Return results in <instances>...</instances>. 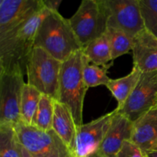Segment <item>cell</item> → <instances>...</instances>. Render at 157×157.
Wrapping results in <instances>:
<instances>
[{
    "label": "cell",
    "mask_w": 157,
    "mask_h": 157,
    "mask_svg": "<svg viewBox=\"0 0 157 157\" xmlns=\"http://www.w3.org/2000/svg\"><path fill=\"white\" fill-rule=\"evenodd\" d=\"M50 11L44 8L13 35L0 42V72L18 71L26 75L28 63L35 48L37 31Z\"/></svg>",
    "instance_id": "6da1fadb"
},
{
    "label": "cell",
    "mask_w": 157,
    "mask_h": 157,
    "mask_svg": "<svg viewBox=\"0 0 157 157\" xmlns=\"http://www.w3.org/2000/svg\"><path fill=\"white\" fill-rule=\"evenodd\" d=\"M35 48H40L61 62L82 50V46L72 29L69 19L58 11L51 10L38 27Z\"/></svg>",
    "instance_id": "7a4b0ae2"
},
{
    "label": "cell",
    "mask_w": 157,
    "mask_h": 157,
    "mask_svg": "<svg viewBox=\"0 0 157 157\" xmlns=\"http://www.w3.org/2000/svg\"><path fill=\"white\" fill-rule=\"evenodd\" d=\"M89 87L83 76V52H75L62 62L58 101L70 109L77 127L83 124V107Z\"/></svg>",
    "instance_id": "3957f363"
},
{
    "label": "cell",
    "mask_w": 157,
    "mask_h": 157,
    "mask_svg": "<svg viewBox=\"0 0 157 157\" xmlns=\"http://www.w3.org/2000/svg\"><path fill=\"white\" fill-rule=\"evenodd\" d=\"M14 127L18 143L33 157H77L54 130L43 131L21 121Z\"/></svg>",
    "instance_id": "277c9868"
},
{
    "label": "cell",
    "mask_w": 157,
    "mask_h": 157,
    "mask_svg": "<svg viewBox=\"0 0 157 157\" xmlns=\"http://www.w3.org/2000/svg\"><path fill=\"white\" fill-rule=\"evenodd\" d=\"M61 64L42 48H35L27 65V83L58 101Z\"/></svg>",
    "instance_id": "5b68a950"
},
{
    "label": "cell",
    "mask_w": 157,
    "mask_h": 157,
    "mask_svg": "<svg viewBox=\"0 0 157 157\" xmlns=\"http://www.w3.org/2000/svg\"><path fill=\"white\" fill-rule=\"evenodd\" d=\"M69 21L82 49L107 32V18L98 0H81L78 10L69 18Z\"/></svg>",
    "instance_id": "8992f818"
},
{
    "label": "cell",
    "mask_w": 157,
    "mask_h": 157,
    "mask_svg": "<svg viewBox=\"0 0 157 157\" xmlns=\"http://www.w3.org/2000/svg\"><path fill=\"white\" fill-rule=\"evenodd\" d=\"M157 107V71L142 72L139 81L118 113L134 123Z\"/></svg>",
    "instance_id": "52a82bcc"
},
{
    "label": "cell",
    "mask_w": 157,
    "mask_h": 157,
    "mask_svg": "<svg viewBox=\"0 0 157 157\" xmlns=\"http://www.w3.org/2000/svg\"><path fill=\"white\" fill-rule=\"evenodd\" d=\"M107 20V25L122 29L130 36L146 29L138 0H98Z\"/></svg>",
    "instance_id": "ba28073f"
},
{
    "label": "cell",
    "mask_w": 157,
    "mask_h": 157,
    "mask_svg": "<svg viewBox=\"0 0 157 157\" xmlns=\"http://www.w3.org/2000/svg\"><path fill=\"white\" fill-rule=\"evenodd\" d=\"M24 76L18 71L0 72V124L20 122Z\"/></svg>",
    "instance_id": "9c48e42d"
},
{
    "label": "cell",
    "mask_w": 157,
    "mask_h": 157,
    "mask_svg": "<svg viewBox=\"0 0 157 157\" xmlns=\"http://www.w3.org/2000/svg\"><path fill=\"white\" fill-rule=\"evenodd\" d=\"M44 8L43 0H1L0 42L13 35Z\"/></svg>",
    "instance_id": "30bf717a"
},
{
    "label": "cell",
    "mask_w": 157,
    "mask_h": 157,
    "mask_svg": "<svg viewBox=\"0 0 157 157\" xmlns=\"http://www.w3.org/2000/svg\"><path fill=\"white\" fill-rule=\"evenodd\" d=\"M115 110L77 127L75 153L77 157H92L97 154L111 124Z\"/></svg>",
    "instance_id": "8fae6325"
},
{
    "label": "cell",
    "mask_w": 157,
    "mask_h": 157,
    "mask_svg": "<svg viewBox=\"0 0 157 157\" xmlns=\"http://www.w3.org/2000/svg\"><path fill=\"white\" fill-rule=\"evenodd\" d=\"M115 111L111 124L98 152L104 157H116L124 143L131 140L133 123L118 113L116 109Z\"/></svg>",
    "instance_id": "7c38bea8"
},
{
    "label": "cell",
    "mask_w": 157,
    "mask_h": 157,
    "mask_svg": "<svg viewBox=\"0 0 157 157\" xmlns=\"http://www.w3.org/2000/svg\"><path fill=\"white\" fill-rule=\"evenodd\" d=\"M133 65L142 72L157 71V37L145 29L133 38Z\"/></svg>",
    "instance_id": "4fadbf2b"
},
{
    "label": "cell",
    "mask_w": 157,
    "mask_h": 157,
    "mask_svg": "<svg viewBox=\"0 0 157 157\" xmlns=\"http://www.w3.org/2000/svg\"><path fill=\"white\" fill-rule=\"evenodd\" d=\"M130 140L147 153L157 144V107L133 123Z\"/></svg>",
    "instance_id": "5bb4252c"
},
{
    "label": "cell",
    "mask_w": 157,
    "mask_h": 157,
    "mask_svg": "<svg viewBox=\"0 0 157 157\" xmlns=\"http://www.w3.org/2000/svg\"><path fill=\"white\" fill-rule=\"evenodd\" d=\"M77 125L70 109L62 103L55 101L52 130L75 151Z\"/></svg>",
    "instance_id": "9a60e30c"
},
{
    "label": "cell",
    "mask_w": 157,
    "mask_h": 157,
    "mask_svg": "<svg viewBox=\"0 0 157 157\" xmlns=\"http://www.w3.org/2000/svg\"><path fill=\"white\" fill-rule=\"evenodd\" d=\"M83 54L91 62L109 70L113 64L111 51L106 33L90 41L82 49Z\"/></svg>",
    "instance_id": "2e32d148"
},
{
    "label": "cell",
    "mask_w": 157,
    "mask_h": 157,
    "mask_svg": "<svg viewBox=\"0 0 157 157\" xmlns=\"http://www.w3.org/2000/svg\"><path fill=\"white\" fill-rule=\"evenodd\" d=\"M142 71L136 66L133 65L131 72L127 76L117 79H110L107 87L117 101V108L122 107L132 93L139 81Z\"/></svg>",
    "instance_id": "e0dca14e"
},
{
    "label": "cell",
    "mask_w": 157,
    "mask_h": 157,
    "mask_svg": "<svg viewBox=\"0 0 157 157\" xmlns=\"http://www.w3.org/2000/svg\"><path fill=\"white\" fill-rule=\"evenodd\" d=\"M113 60L132 51L133 38L122 29L107 25L106 32Z\"/></svg>",
    "instance_id": "ac0fdd59"
},
{
    "label": "cell",
    "mask_w": 157,
    "mask_h": 157,
    "mask_svg": "<svg viewBox=\"0 0 157 157\" xmlns=\"http://www.w3.org/2000/svg\"><path fill=\"white\" fill-rule=\"evenodd\" d=\"M55 100L47 95L42 94L38 103L31 126L43 131L52 130Z\"/></svg>",
    "instance_id": "d6986e66"
},
{
    "label": "cell",
    "mask_w": 157,
    "mask_h": 157,
    "mask_svg": "<svg viewBox=\"0 0 157 157\" xmlns=\"http://www.w3.org/2000/svg\"><path fill=\"white\" fill-rule=\"evenodd\" d=\"M42 94L28 83H25L22 90L21 100V120L26 125H31L32 118L38 107Z\"/></svg>",
    "instance_id": "ffe728a7"
},
{
    "label": "cell",
    "mask_w": 157,
    "mask_h": 157,
    "mask_svg": "<svg viewBox=\"0 0 157 157\" xmlns=\"http://www.w3.org/2000/svg\"><path fill=\"white\" fill-rule=\"evenodd\" d=\"M0 157H21L15 127L0 124Z\"/></svg>",
    "instance_id": "44dd1931"
},
{
    "label": "cell",
    "mask_w": 157,
    "mask_h": 157,
    "mask_svg": "<svg viewBox=\"0 0 157 157\" xmlns=\"http://www.w3.org/2000/svg\"><path fill=\"white\" fill-rule=\"evenodd\" d=\"M107 69L94 64L83 54V76L88 87L104 85L107 87L110 81Z\"/></svg>",
    "instance_id": "7402d4cb"
},
{
    "label": "cell",
    "mask_w": 157,
    "mask_h": 157,
    "mask_svg": "<svg viewBox=\"0 0 157 157\" xmlns=\"http://www.w3.org/2000/svg\"><path fill=\"white\" fill-rule=\"evenodd\" d=\"M146 29L157 37V0H138Z\"/></svg>",
    "instance_id": "603a6c76"
},
{
    "label": "cell",
    "mask_w": 157,
    "mask_h": 157,
    "mask_svg": "<svg viewBox=\"0 0 157 157\" xmlns=\"http://www.w3.org/2000/svg\"><path fill=\"white\" fill-rule=\"evenodd\" d=\"M116 157H147V155L131 140H127Z\"/></svg>",
    "instance_id": "cb8c5ba5"
},
{
    "label": "cell",
    "mask_w": 157,
    "mask_h": 157,
    "mask_svg": "<svg viewBox=\"0 0 157 157\" xmlns=\"http://www.w3.org/2000/svg\"><path fill=\"white\" fill-rule=\"evenodd\" d=\"M63 0H43L44 6L50 10L58 11L59 6Z\"/></svg>",
    "instance_id": "d4e9b609"
},
{
    "label": "cell",
    "mask_w": 157,
    "mask_h": 157,
    "mask_svg": "<svg viewBox=\"0 0 157 157\" xmlns=\"http://www.w3.org/2000/svg\"><path fill=\"white\" fill-rule=\"evenodd\" d=\"M19 149H20V152H21V157H33L20 144H19Z\"/></svg>",
    "instance_id": "484cf974"
},
{
    "label": "cell",
    "mask_w": 157,
    "mask_h": 157,
    "mask_svg": "<svg viewBox=\"0 0 157 157\" xmlns=\"http://www.w3.org/2000/svg\"><path fill=\"white\" fill-rule=\"evenodd\" d=\"M147 157H157V150H151L147 153Z\"/></svg>",
    "instance_id": "4316f807"
},
{
    "label": "cell",
    "mask_w": 157,
    "mask_h": 157,
    "mask_svg": "<svg viewBox=\"0 0 157 157\" xmlns=\"http://www.w3.org/2000/svg\"><path fill=\"white\" fill-rule=\"evenodd\" d=\"M92 157H104V156H101V155H100V154H98V153H97V154L94 155V156H92Z\"/></svg>",
    "instance_id": "83f0119b"
},
{
    "label": "cell",
    "mask_w": 157,
    "mask_h": 157,
    "mask_svg": "<svg viewBox=\"0 0 157 157\" xmlns=\"http://www.w3.org/2000/svg\"><path fill=\"white\" fill-rule=\"evenodd\" d=\"M153 150H157V144H156V146H155V147L153 148Z\"/></svg>",
    "instance_id": "f1b7e54d"
},
{
    "label": "cell",
    "mask_w": 157,
    "mask_h": 157,
    "mask_svg": "<svg viewBox=\"0 0 157 157\" xmlns=\"http://www.w3.org/2000/svg\"><path fill=\"white\" fill-rule=\"evenodd\" d=\"M0 1H1V0H0Z\"/></svg>",
    "instance_id": "f546056e"
}]
</instances>
